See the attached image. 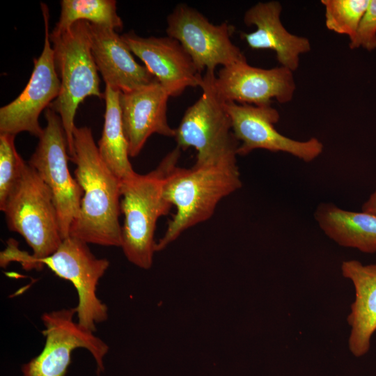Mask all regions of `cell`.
<instances>
[{"label": "cell", "instance_id": "20", "mask_svg": "<svg viewBox=\"0 0 376 376\" xmlns=\"http://www.w3.org/2000/svg\"><path fill=\"white\" fill-rule=\"evenodd\" d=\"M104 123L97 149L102 161L121 181L136 173L129 159L128 143L125 136L119 104L120 92L106 86Z\"/></svg>", "mask_w": 376, "mask_h": 376}, {"label": "cell", "instance_id": "10", "mask_svg": "<svg viewBox=\"0 0 376 376\" xmlns=\"http://www.w3.org/2000/svg\"><path fill=\"white\" fill-rule=\"evenodd\" d=\"M75 308L46 312L41 316L45 343L42 352L22 366V376H65L72 352L86 349L96 363L97 375L104 371V359L108 345L93 332L84 330L73 320Z\"/></svg>", "mask_w": 376, "mask_h": 376}, {"label": "cell", "instance_id": "13", "mask_svg": "<svg viewBox=\"0 0 376 376\" xmlns=\"http://www.w3.org/2000/svg\"><path fill=\"white\" fill-rule=\"evenodd\" d=\"M214 87L224 102L254 106L290 102L296 91L293 72L279 66L264 69L250 65L246 59L222 67L214 79Z\"/></svg>", "mask_w": 376, "mask_h": 376}, {"label": "cell", "instance_id": "1", "mask_svg": "<svg viewBox=\"0 0 376 376\" xmlns=\"http://www.w3.org/2000/svg\"><path fill=\"white\" fill-rule=\"evenodd\" d=\"M73 137L75 155L70 160L77 166L75 178L83 196L70 236L87 244L120 246L121 180L101 159L90 127H76Z\"/></svg>", "mask_w": 376, "mask_h": 376}, {"label": "cell", "instance_id": "2", "mask_svg": "<svg viewBox=\"0 0 376 376\" xmlns=\"http://www.w3.org/2000/svg\"><path fill=\"white\" fill-rule=\"evenodd\" d=\"M241 187L236 157L194 164L190 169L173 168L166 178L164 195L176 212L156 242V251L165 249L188 228L210 219L221 200Z\"/></svg>", "mask_w": 376, "mask_h": 376}, {"label": "cell", "instance_id": "9", "mask_svg": "<svg viewBox=\"0 0 376 376\" xmlns=\"http://www.w3.org/2000/svg\"><path fill=\"white\" fill-rule=\"evenodd\" d=\"M166 22L167 36L181 44L201 74L214 72L218 65L226 67L246 59L231 40L235 27L226 21L214 24L196 9L180 3L168 15Z\"/></svg>", "mask_w": 376, "mask_h": 376}, {"label": "cell", "instance_id": "7", "mask_svg": "<svg viewBox=\"0 0 376 376\" xmlns=\"http://www.w3.org/2000/svg\"><path fill=\"white\" fill-rule=\"evenodd\" d=\"M214 72H205L202 95L189 107L175 129V140L181 150L194 148L195 165L218 162L237 155L239 142L232 132L224 102L214 87Z\"/></svg>", "mask_w": 376, "mask_h": 376}, {"label": "cell", "instance_id": "5", "mask_svg": "<svg viewBox=\"0 0 376 376\" xmlns=\"http://www.w3.org/2000/svg\"><path fill=\"white\" fill-rule=\"evenodd\" d=\"M89 24L78 21L62 33L49 34L61 89L49 107L61 118L70 159L75 155L73 132L79 104L88 96L104 98L91 53Z\"/></svg>", "mask_w": 376, "mask_h": 376}, {"label": "cell", "instance_id": "21", "mask_svg": "<svg viewBox=\"0 0 376 376\" xmlns=\"http://www.w3.org/2000/svg\"><path fill=\"white\" fill-rule=\"evenodd\" d=\"M61 15L52 34H60L78 21L100 26L122 29L123 23L116 11L114 0H62Z\"/></svg>", "mask_w": 376, "mask_h": 376}, {"label": "cell", "instance_id": "17", "mask_svg": "<svg viewBox=\"0 0 376 376\" xmlns=\"http://www.w3.org/2000/svg\"><path fill=\"white\" fill-rule=\"evenodd\" d=\"M89 29L91 53L106 86L127 93L157 80L145 65L135 61L116 31L91 23Z\"/></svg>", "mask_w": 376, "mask_h": 376}, {"label": "cell", "instance_id": "3", "mask_svg": "<svg viewBox=\"0 0 376 376\" xmlns=\"http://www.w3.org/2000/svg\"><path fill=\"white\" fill-rule=\"evenodd\" d=\"M181 149L176 146L157 167L144 175L136 173L122 180L120 211L124 215L120 247L127 259L144 269L151 267L156 252L155 232L158 219L172 205L164 195L166 178L177 166Z\"/></svg>", "mask_w": 376, "mask_h": 376}, {"label": "cell", "instance_id": "19", "mask_svg": "<svg viewBox=\"0 0 376 376\" xmlns=\"http://www.w3.org/2000/svg\"><path fill=\"white\" fill-rule=\"evenodd\" d=\"M314 216L326 235L338 244L367 253L376 252L375 215L323 203L318 206Z\"/></svg>", "mask_w": 376, "mask_h": 376}, {"label": "cell", "instance_id": "14", "mask_svg": "<svg viewBox=\"0 0 376 376\" xmlns=\"http://www.w3.org/2000/svg\"><path fill=\"white\" fill-rule=\"evenodd\" d=\"M121 36L170 97L180 96L189 87H201L202 75L177 40L141 37L133 31Z\"/></svg>", "mask_w": 376, "mask_h": 376}, {"label": "cell", "instance_id": "18", "mask_svg": "<svg viewBox=\"0 0 376 376\" xmlns=\"http://www.w3.org/2000/svg\"><path fill=\"white\" fill-rule=\"evenodd\" d=\"M341 271L352 281L355 299L347 317L351 327L349 347L357 357L366 354L376 331V264L363 265L358 260L343 261Z\"/></svg>", "mask_w": 376, "mask_h": 376}, {"label": "cell", "instance_id": "4", "mask_svg": "<svg viewBox=\"0 0 376 376\" xmlns=\"http://www.w3.org/2000/svg\"><path fill=\"white\" fill-rule=\"evenodd\" d=\"M13 261L19 263L25 269H41L46 265L56 276L71 282L79 298L75 307L77 323L84 330L94 333L96 324L107 320L108 308L97 297V287L109 261L96 258L86 242L69 236L50 256L34 258L19 249L16 241L10 240L7 248L1 253V265L6 267Z\"/></svg>", "mask_w": 376, "mask_h": 376}, {"label": "cell", "instance_id": "22", "mask_svg": "<svg viewBox=\"0 0 376 376\" xmlns=\"http://www.w3.org/2000/svg\"><path fill=\"white\" fill-rule=\"evenodd\" d=\"M369 3L370 0H322L326 27L352 39Z\"/></svg>", "mask_w": 376, "mask_h": 376}, {"label": "cell", "instance_id": "25", "mask_svg": "<svg viewBox=\"0 0 376 376\" xmlns=\"http://www.w3.org/2000/svg\"><path fill=\"white\" fill-rule=\"evenodd\" d=\"M362 211L376 216V189L363 205Z\"/></svg>", "mask_w": 376, "mask_h": 376}, {"label": "cell", "instance_id": "24", "mask_svg": "<svg viewBox=\"0 0 376 376\" xmlns=\"http://www.w3.org/2000/svg\"><path fill=\"white\" fill-rule=\"evenodd\" d=\"M349 46L352 49L359 47L370 52L376 49V0H370Z\"/></svg>", "mask_w": 376, "mask_h": 376}, {"label": "cell", "instance_id": "16", "mask_svg": "<svg viewBox=\"0 0 376 376\" xmlns=\"http://www.w3.org/2000/svg\"><path fill=\"white\" fill-rule=\"evenodd\" d=\"M283 7L277 1L258 2L244 13L243 22L255 26L251 33L241 34L252 49H270L275 52L280 66L292 72L297 70L300 56L311 49L310 40L289 32L281 20Z\"/></svg>", "mask_w": 376, "mask_h": 376}, {"label": "cell", "instance_id": "8", "mask_svg": "<svg viewBox=\"0 0 376 376\" xmlns=\"http://www.w3.org/2000/svg\"><path fill=\"white\" fill-rule=\"evenodd\" d=\"M47 125L28 163L52 191L63 240L70 236L79 217L83 190L70 173L68 142L61 118L51 108L45 109Z\"/></svg>", "mask_w": 376, "mask_h": 376}, {"label": "cell", "instance_id": "12", "mask_svg": "<svg viewBox=\"0 0 376 376\" xmlns=\"http://www.w3.org/2000/svg\"><path fill=\"white\" fill-rule=\"evenodd\" d=\"M230 117L232 132L239 142L237 155H246L254 150L290 154L305 162L313 161L324 149L322 143L312 137L297 141L285 136L274 127L280 118L279 111L271 105L254 106L224 102Z\"/></svg>", "mask_w": 376, "mask_h": 376}, {"label": "cell", "instance_id": "6", "mask_svg": "<svg viewBox=\"0 0 376 376\" xmlns=\"http://www.w3.org/2000/svg\"><path fill=\"white\" fill-rule=\"evenodd\" d=\"M0 210L8 229L21 235L32 249L33 258L47 257L62 243L52 191L28 162H24L19 180Z\"/></svg>", "mask_w": 376, "mask_h": 376}, {"label": "cell", "instance_id": "11", "mask_svg": "<svg viewBox=\"0 0 376 376\" xmlns=\"http://www.w3.org/2000/svg\"><path fill=\"white\" fill-rule=\"evenodd\" d=\"M45 23V40L40 56L34 59L31 77L22 92L0 109V134L16 136L27 132L38 139L43 132L38 118L43 109L58 97L61 81L58 75L49 31V12L41 3Z\"/></svg>", "mask_w": 376, "mask_h": 376}, {"label": "cell", "instance_id": "23", "mask_svg": "<svg viewBox=\"0 0 376 376\" xmlns=\"http://www.w3.org/2000/svg\"><path fill=\"white\" fill-rule=\"evenodd\" d=\"M15 137L0 134V209L19 180L25 162L15 148Z\"/></svg>", "mask_w": 376, "mask_h": 376}, {"label": "cell", "instance_id": "15", "mask_svg": "<svg viewBox=\"0 0 376 376\" xmlns=\"http://www.w3.org/2000/svg\"><path fill=\"white\" fill-rule=\"evenodd\" d=\"M170 97L157 80L134 91L121 93L119 104L130 157L137 156L152 134L174 137L167 120Z\"/></svg>", "mask_w": 376, "mask_h": 376}]
</instances>
